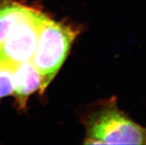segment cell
Returning a JSON list of instances; mask_svg holds the SVG:
<instances>
[{
    "label": "cell",
    "instance_id": "obj_3",
    "mask_svg": "<svg viewBox=\"0 0 146 145\" xmlns=\"http://www.w3.org/2000/svg\"><path fill=\"white\" fill-rule=\"evenodd\" d=\"M47 17L33 9L11 28L0 46V59L14 64L30 61L33 57L40 30Z\"/></svg>",
    "mask_w": 146,
    "mask_h": 145
},
{
    "label": "cell",
    "instance_id": "obj_4",
    "mask_svg": "<svg viewBox=\"0 0 146 145\" xmlns=\"http://www.w3.org/2000/svg\"><path fill=\"white\" fill-rule=\"evenodd\" d=\"M42 79L31 60L19 63L13 74V91L19 108H25L29 96L39 90L42 93Z\"/></svg>",
    "mask_w": 146,
    "mask_h": 145
},
{
    "label": "cell",
    "instance_id": "obj_6",
    "mask_svg": "<svg viewBox=\"0 0 146 145\" xmlns=\"http://www.w3.org/2000/svg\"><path fill=\"white\" fill-rule=\"evenodd\" d=\"M18 64L0 59V99L13 91V74Z\"/></svg>",
    "mask_w": 146,
    "mask_h": 145
},
{
    "label": "cell",
    "instance_id": "obj_2",
    "mask_svg": "<svg viewBox=\"0 0 146 145\" xmlns=\"http://www.w3.org/2000/svg\"><path fill=\"white\" fill-rule=\"evenodd\" d=\"M145 135V130L112 105L95 113L89 119L85 143L143 144Z\"/></svg>",
    "mask_w": 146,
    "mask_h": 145
},
{
    "label": "cell",
    "instance_id": "obj_5",
    "mask_svg": "<svg viewBox=\"0 0 146 145\" xmlns=\"http://www.w3.org/2000/svg\"><path fill=\"white\" fill-rule=\"evenodd\" d=\"M33 10L13 0H0V46L11 28Z\"/></svg>",
    "mask_w": 146,
    "mask_h": 145
},
{
    "label": "cell",
    "instance_id": "obj_1",
    "mask_svg": "<svg viewBox=\"0 0 146 145\" xmlns=\"http://www.w3.org/2000/svg\"><path fill=\"white\" fill-rule=\"evenodd\" d=\"M77 32L61 22L47 17L39 33L31 62L42 79V93L66 59Z\"/></svg>",
    "mask_w": 146,
    "mask_h": 145
},
{
    "label": "cell",
    "instance_id": "obj_7",
    "mask_svg": "<svg viewBox=\"0 0 146 145\" xmlns=\"http://www.w3.org/2000/svg\"><path fill=\"white\" fill-rule=\"evenodd\" d=\"M145 144H146V135H145Z\"/></svg>",
    "mask_w": 146,
    "mask_h": 145
}]
</instances>
